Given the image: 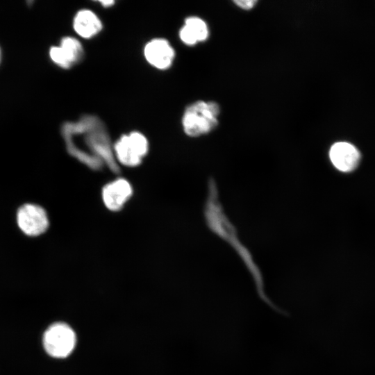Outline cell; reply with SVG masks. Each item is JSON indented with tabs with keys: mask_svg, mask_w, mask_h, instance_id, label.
Wrapping results in <instances>:
<instances>
[{
	"mask_svg": "<svg viewBox=\"0 0 375 375\" xmlns=\"http://www.w3.org/2000/svg\"><path fill=\"white\" fill-rule=\"evenodd\" d=\"M204 215L210 229L227 242L242 258L251 274L258 292L264 297L262 278L259 268L254 262L250 251L240 242L235 228L223 211L218 200L217 188L212 178L208 181V194L205 204Z\"/></svg>",
	"mask_w": 375,
	"mask_h": 375,
	"instance_id": "cell-1",
	"label": "cell"
},
{
	"mask_svg": "<svg viewBox=\"0 0 375 375\" xmlns=\"http://www.w3.org/2000/svg\"><path fill=\"white\" fill-rule=\"evenodd\" d=\"M62 131L82 136L84 142L97 158L101 157L113 166L108 132L105 124L97 116L84 115L76 122H65Z\"/></svg>",
	"mask_w": 375,
	"mask_h": 375,
	"instance_id": "cell-2",
	"label": "cell"
},
{
	"mask_svg": "<svg viewBox=\"0 0 375 375\" xmlns=\"http://www.w3.org/2000/svg\"><path fill=\"white\" fill-rule=\"evenodd\" d=\"M219 105L214 101H197L184 111L182 126L186 135L196 138L212 131L218 124Z\"/></svg>",
	"mask_w": 375,
	"mask_h": 375,
	"instance_id": "cell-3",
	"label": "cell"
},
{
	"mask_svg": "<svg viewBox=\"0 0 375 375\" xmlns=\"http://www.w3.org/2000/svg\"><path fill=\"white\" fill-rule=\"evenodd\" d=\"M74 331L65 323H55L50 326L43 335L45 351L52 357L62 358L68 356L76 345Z\"/></svg>",
	"mask_w": 375,
	"mask_h": 375,
	"instance_id": "cell-4",
	"label": "cell"
},
{
	"mask_svg": "<svg viewBox=\"0 0 375 375\" xmlns=\"http://www.w3.org/2000/svg\"><path fill=\"white\" fill-rule=\"evenodd\" d=\"M148 150L147 139L142 133L138 131L122 135L114 144V151L118 160L128 167L140 164Z\"/></svg>",
	"mask_w": 375,
	"mask_h": 375,
	"instance_id": "cell-5",
	"label": "cell"
},
{
	"mask_svg": "<svg viewBox=\"0 0 375 375\" xmlns=\"http://www.w3.org/2000/svg\"><path fill=\"white\" fill-rule=\"evenodd\" d=\"M17 222L21 231L27 235L37 236L48 228L49 220L45 210L40 206L26 203L17 213Z\"/></svg>",
	"mask_w": 375,
	"mask_h": 375,
	"instance_id": "cell-6",
	"label": "cell"
},
{
	"mask_svg": "<svg viewBox=\"0 0 375 375\" xmlns=\"http://www.w3.org/2000/svg\"><path fill=\"white\" fill-rule=\"evenodd\" d=\"M52 61L63 69H69L79 62L84 56L81 43L72 37H64L60 46H53L49 50Z\"/></svg>",
	"mask_w": 375,
	"mask_h": 375,
	"instance_id": "cell-7",
	"label": "cell"
},
{
	"mask_svg": "<svg viewBox=\"0 0 375 375\" xmlns=\"http://www.w3.org/2000/svg\"><path fill=\"white\" fill-rule=\"evenodd\" d=\"M144 55L151 66L165 70L171 67L175 57V51L167 40L155 38L146 44Z\"/></svg>",
	"mask_w": 375,
	"mask_h": 375,
	"instance_id": "cell-8",
	"label": "cell"
},
{
	"mask_svg": "<svg viewBox=\"0 0 375 375\" xmlns=\"http://www.w3.org/2000/svg\"><path fill=\"white\" fill-rule=\"evenodd\" d=\"M358 150L351 144L346 142H336L329 151V158L334 167L340 172H349L358 165L360 160Z\"/></svg>",
	"mask_w": 375,
	"mask_h": 375,
	"instance_id": "cell-9",
	"label": "cell"
},
{
	"mask_svg": "<svg viewBox=\"0 0 375 375\" xmlns=\"http://www.w3.org/2000/svg\"><path fill=\"white\" fill-rule=\"evenodd\" d=\"M132 192L129 182L119 178L104 186L102 191L103 201L110 210H119L131 197Z\"/></svg>",
	"mask_w": 375,
	"mask_h": 375,
	"instance_id": "cell-10",
	"label": "cell"
},
{
	"mask_svg": "<svg viewBox=\"0 0 375 375\" xmlns=\"http://www.w3.org/2000/svg\"><path fill=\"white\" fill-rule=\"evenodd\" d=\"M76 33L83 38L89 39L97 35L102 29V24L97 15L90 10L77 12L73 21Z\"/></svg>",
	"mask_w": 375,
	"mask_h": 375,
	"instance_id": "cell-11",
	"label": "cell"
},
{
	"mask_svg": "<svg viewBox=\"0 0 375 375\" xmlns=\"http://www.w3.org/2000/svg\"><path fill=\"white\" fill-rule=\"evenodd\" d=\"M184 26L194 36L198 42L205 41L208 37V26L200 17H189L186 18Z\"/></svg>",
	"mask_w": 375,
	"mask_h": 375,
	"instance_id": "cell-12",
	"label": "cell"
},
{
	"mask_svg": "<svg viewBox=\"0 0 375 375\" xmlns=\"http://www.w3.org/2000/svg\"><path fill=\"white\" fill-rule=\"evenodd\" d=\"M234 3L241 9L249 10L252 9L257 1L256 0H237L234 1Z\"/></svg>",
	"mask_w": 375,
	"mask_h": 375,
	"instance_id": "cell-13",
	"label": "cell"
},
{
	"mask_svg": "<svg viewBox=\"0 0 375 375\" xmlns=\"http://www.w3.org/2000/svg\"><path fill=\"white\" fill-rule=\"evenodd\" d=\"M99 2L103 7H110L115 3V1L112 0H108V1L103 0V1H99Z\"/></svg>",
	"mask_w": 375,
	"mask_h": 375,
	"instance_id": "cell-14",
	"label": "cell"
},
{
	"mask_svg": "<svg viewBox=\"0 0 375 375\" xmlns=\"http://www.w3.org/2000/svg\"><path fill=\"white\" fill-rule=\"evenodd\" d=\"M0 56H1V52H0Z\"/></svg>",
	"mask_w": 375,
	"mask_h": 375,
	"instance_id": "cell-15",
	"label": "cell"
}]
</instances>
